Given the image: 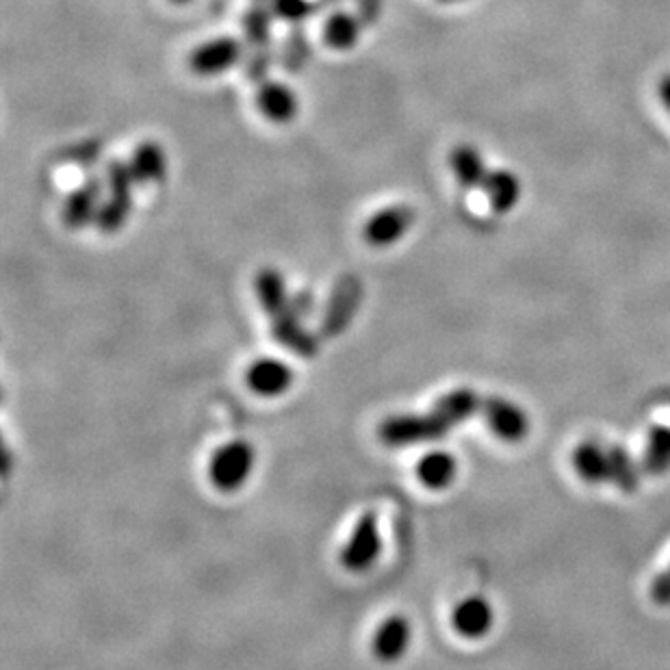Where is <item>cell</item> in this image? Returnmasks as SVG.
Segmentation results:
<instances>
[{"label": "cell", "instance_id": "1", "mask_svg": "<svg viewBox=\"0 0 670 670\" xmlns=\"http://www.w3.org/2000/svg\"><path fill=\"white\" fill-rule=\"evenodd\" d=\"M254 289H256V298L263 306V310L269 315L274 339L283 348H287L305 359L315 357L317 341L312 334L306 332L305 326H302V315L298 312L294 300L287 294V283H285L283 274L274 267L260 269L256 274Z\"/></svg>", "mask_w": 670, "mask_h": 670}, {"label": "cell", "instance_id": "2", "mask_svg": "<svg viewBox=\"0 0 670 670\" xmlns=\"http://www.w3.org/2000/svg\"><path fill=\"white\" fill-rule=\"evenodd\" d=\"M573 467L588 485H616L623 490H634L638 485V474L629 456L595 440L582 443L575 449Z\"/></svg>", "mask_w": 670, "mask_h": 670}, {"label": "cell", "instance_id": "3", "mask_svg": "<svg viewBox=\"0 0 670 670\" xmlns=\"http://www.w3.org/2000/svg\"><path fill=\"white\" fill-rule=\"evenodd\" d=\"M256 465V449L244 438L222 445L209 465V480L222 492H237L244 488Z\"/></svg>", "mask_w": 670, "mask_h": 670}, {"label": "cell", "instance_id": "4", "mask_svg": "<svg viewBox=\"0 0 670 670\" xmlns=\"http://www.w3.org/2000/svg\"><path fill=\"white\" fill-rule=\"evenodd\" d=\"M111 195L105 204H100L96 215V226L103 233H118L126 224L130 209H132V183L135 177L130 172V166L123 161H114L107 172Z\"/></svg>", "mask_w": 670, "mask_h": 670}, {"label": "cell", "instance_id": "5", "mask_svg": "<svg viewBox=\"0 0 670 670\" xmlns=\"http://www.w3.org/2000/svg\"><path fill=\"white\" fill-rule=\"evenodd\" d=\"M449 429L443 426L436 415L429 411L427 415H397L389 417L380 426V440L389 447H408L427 440H438Z\"/></svg>", "mask_w": 670, "mask_h": 670}, {"label": "cell", "instance_id": "6", "mask_svg": "<svg viewBox=\"0 0 670 670\" xmlns=\"http://www.w3.org/2000/svg\"><path fill=\"white\" fill-rule=\"evenodd\" d=\"M382 553V539L377 519L373 512H365L357 528L352 530L348 543L341 549V564L350 573H365Z\"/></svg>", "mask_w": 670, "mask_h": 670}, {"label": "cell", "instance_id": "7", "mask_svg": "<svg viewBox=\"0 0 670 670\" xmlns=\"http://www.w3.org/2000/svg\"><path fill=\"white\" fill-rule=\"evenodd\" d=\"M480 415L485 417L488 429L506 443H519L530 434L528 413L506 397H497V395L485 397Z\"/></svg>", "mask_w": 670, "mask_h": 670}, {"label": "cell", "instance_id": "8", "mask_svg": "<svg viewBox=\"0 0 670 670\" xmlns=\"http://www.w3.org/2000/svg\"><path fill=\"white\" fill-rule=\"evenodd\" d=\"M361 298H363V287H361L359 278L343 276L334 285L326 315H323V323H321V330L326 337H337L350 326L352 317L359 310Z\"/></svg>", "mask_w": 670, "mask_h": 670}, {"label": "cell", "instance_id": "9", "mask_svg": "<svg viewBox=\"0 0 670 670\" xmlns=\"http://www.w3.org/2000/svg\"><path fill=\"white\" fill-rule=\"evenodd\" d=\"M415 222V211L408 204L386 206L369 217L363 228V237L373 247H389L397 244Z\"/></svg>", "mask_w": 670, "mask_h": 670}, {"label": "cell", "instance_id": "10", "mask_svg": "<svg viewBox=\"0 0 670 670\" xmlns=\"http://www.w3.org/2000/svg\"><path fill=\"white\" fill-rule=\"evenodd\" d=\"M411 640H413V627L408 618L402 614H393L377 625L371 649L377 662L393 664L406 656Z\"/></svg>", "mask_w": 670, "mask_h": 670}, {"label": "cell", "instance_id": "11", "mask_svg": "<svg viewBox=\"0 0 670 670\" xmlns=\"http://www.w3.org/2000/svg\"><path fill=\"white\" fill-rule=\"evenodd\" d=\"M242 55H244V46L237 38H217L200 44L189 55V67L200 76H213L231 70L242 60Z\"/></svg>", "mask_w": 670, "mask_h": 670}, {"label": "cell", "instance_id": "12", "mask_svg": "<svg viewBox=\"0 0 670 670\" xmlns=\"http://www.w3.org/2000/svg\"><path fill=\"white\" fill-rule=\"evenodd\" d=\"M294 380L296 377L291 366L278 359H258L245 373L247 386L258 397H269V400L285 395L294 386Z\"/></svg>", "mask_w": 670, "mask_h": 670}, {"label": "cell", "instance_id": "13", "mask_svg": "<svg viewBox=\"0 0 670 670\" xmlns=\"http://www.w3.org/2000/svg\"><path fill=\"white\" fill-rule=\"evenodd\" d=\"M451 625L462 638L480 640L494 625V609L485 597H467L454 609Z\"/></svg>", "mask_w": 670, "mask_h": 670}, {"label": "cell", "instance_id": "14", "mask_svg": "<svg viewBox=\"0 0 670 670\" xmlns=\"http://www.w3.org/2000/svg\"><path fill=\"white\" fill-rule=\"evenodd\" d=\"M100 191H103L100 179L92 177L65 198L63 224L70 231H78V228L87 226L92 220H96L98 209H100L98 206L100 204Z\"/></svg>", "mask_w": 670, "mask_h": 670}, {"label": "cell", "instance_id": "15", "mask_svg": "<svg viewBox=\"0 0 670 670\" xmlns=\"http://www.w3.org/2000/svg\"><path fill=\"white\" fill-rule=\"evenodd\" d=\"M482 402L485 397H480L476 391L471 389H456L447 395H443L436 406L432 408V413L436 415V419L447 427L454 429L460 424H465L467 419L476 417L482 413Z\"/></svg>", "mask_w": 670, "mask_h": 670}, {"label": "cell", "instance_id": "16", "mask_svg": "<svg viewBox=\"0 0 670 670\" xmlns=\"http://www.w3.org/2000/svg\"><path fill=\"white\" fill-rule=\"evenodd\" d=\"M258 111L274 124H289L298 114V96L283 83L265 81L256 92Z\"/></svg>", "mask_w": 670, "mask_h": 670}, {"label": "cell", "instance_id": "17", "mask_svg": "<svg viewBox=\"0 0 670 670\" xmlns=\"http://www.w3.org/2000/svg\"><path fill=\"white\" fill-rule=\"evenodd\" d=\"M130 172L139 184L161 183L168 170V157L155 141H146L135 148L130 159Z\"/></svg>", "mask_w": 670, "mask_h": 670}, {"label": "cell", "instance_id": "18", "mask_svg": "<svg viewBox=\"0 0 670 670\" xmlns=\"http://www.w3.org/2000/svg\"><path fill=\"white\" fill-rule=\"evenodd\" d=\"M458 476V460L447 451H429L417 465V478L429 490L451 487Z\"/></svg>", "mask_w": 670, "mask_h": 670}, {"label": "cell", "instance_id": "19", "mask_svg": "<svg viewBox=\"0 0 670 670\" xmlns=\"http://www.w3.org/2000/svg\"><path fill=\"white\" fill-rule=\"evenodd\" d=\"M449 166L454 170L456 181L462 184V189L482 187L487 179V168H485L482 155L478 152L476 146H469V143L456 146L449 155Z\"/></svg>", "mask_w": 670, "mask_h": 670}, {"label": "cell", "instance_id": "20", "mask_svg": "<svg viewBox=\"0 0 670 670\" xmlns=\"http://www.w3.org/2000/svg\"><path fill=\"white\" fill-rule=\"evenodd\" d=\"M482 189H485L494 213H510L521 198V183L508 170L488 172Z\"/></svg>", "mask_w": 670, "mask_h": 670}, {"label": "cell", "instance_id": "21", "mask_svg": "<svg viewBox=\"0 0 670 670\" xmlns=\"http://www.w3.org/2000/svg\"><path fill=\"white\" fill-rule=\"evenodd\" d=\"M365 22L361 15H354L350 11H334L323 26V40L334 51H350L357 46L361 38V26Z\"/></svg>", "mask_w": 670, "mask_h": 670}, {"label": "cell", "instance_id": "22", "mask_svg": "<svg viewBox=\"0 0 670 670\" xmlns=\"http://www.w3.org/2000/svg\"><path fill=\"white\" fill-rule=\"evenodd\" d=\"M272 7L254 4L244 18L245 38L252 46V53H272L269 35H272Z\"/></svg>", "mask_w": 670, "mask_h": 670}, {"label": "cell", "instance_id": "23", "mask_svg": "<svg viewBox=\"0 0 670 670\" xmlns=\"http://www.w3.org/2000/svg\"><path fill=\"white\" fill-rule=\"evenodd\" d=\"M647 467L651 471H667L670 467V427H656L649 438Z\"/></svg>", "mask_w": 670, "mask_h": 670}, {"label": "cell", "instance_id": "24", "mask_svg": "<svg viewBox=\"0 0 670 670\" xmlns=\"http://www.w3.org/2000/svg\"><path fill=\"white\" fill-rule=\"evenodd\" d=\"M308 60H310V46H308V40H306L302 26L298 24V26L291 29V35H289V40L285 44L283 62H285L287 72H300Z\"/></svg>", "mask_w": 670, "mask_h": 670}, {"label": "cell", "instance_id": "25", "mask_svg": "<svg viewBox=\"0 0 670 670\" xmlns=\"http://www.w3.org/2000/svg\"><path fill=\"white\" fill-rule=\"evenodd\" d=\"M269 7L278 20H285L294 26L302 24L315 11V4L310 0H269Z\"/></svg>", "mask_w": 670, "mask_h": 670}, {"label": "cell", "instance_id": "26", "mask_svg": "<svg viewBox=\"0 0 670 670\" xmlns=\"http://www.w3.org/2000/svg\"><path fill=\"white\" fill-rule=\"evenodd\" d=\"M651 599L653 604L667 608L670 606V566L669 571H664L662 575H658L651 584Z\"/></svg>", "mask_w": 670, "mask_h": 670}, {"label": "cell", "instance_id": "27", "mask_svg": "<svg viewBox=\"0 0 670 670\" xmlns=\"http://www.w3.org/2000/svg\"><path fill=\"white\" fill-rule=\"evenodd\" d=\"M359 7V15L365 24H373L380 18V9H382V0H354Z\"/></svg>", "mask_w": 670, "mask_h": 670}, {"label": "cell", "instance_id": "28", "mask_svg": "<svg viewBox=\"0 0 670 670\" xmlns=\"http://www.w3.org/2000/svg\"><path fill=\"white\" fill-rule=\"evenodd\" d=\"M294 305H296L298 312H300L302 319H305L306 315H310V308H315V298H312L308 291H300V294L294 298Z\"/></svg>", "mask_w": 670, "mask_h": 670}, {"label": "cell", "instance_id": "29", "mask_svg": "<svg viewBox=\"0 0 670 670\" xmlns=\"http://www.w3.org/2000/svg\"><path fill=\"white\" fill-rule=\"evenodd\" d=\"M658 92H660V100L664 103V107L669 109L670 114V74H667L662 81H660V87H658Z\"/></svg>", "mask_w": 670, "mask_h": 670}, {"label": "cell", "instance_id": "30", "mask_svg": "<svg viewBox=\"0 0 670 670\" xmlns=\"http://www.w3.org/2000/svg\"><path fill=\"white\" fill-rule=\"evenodd\" d=\"M172 2H177V4H184V2H189V0H172Z\"/></svg>", "mask_w": 670, "mask_h": 670}, {"label": "cell", "instance_id": "31", "mask_svg": "<svg viewBox=\"0 0 670 670\" xmlns=\"http://www.w3.org/2000/svg\"><path fill=\"white\" fill-rule=\"evenodd\" d=\"M443 2H460V0H443Z\"/></svg>", "mask_w": 670, "mask_h": 670}]
</instances>
